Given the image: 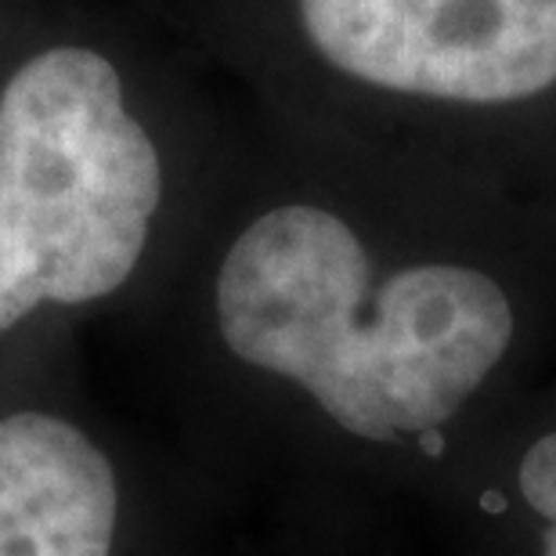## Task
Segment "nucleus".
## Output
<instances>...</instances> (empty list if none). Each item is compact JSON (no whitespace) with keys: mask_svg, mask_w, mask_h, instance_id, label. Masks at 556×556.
<instances>
[{"mask_svg":"<svg viewBox=\"0 0 556 556\" xmlns=\"http://www.w3.org/2000/svg\"><path fill=\"white\" fill-rule=\"evenodd\" d=\"M369 275V253L340 217L278 206L220 264V337L358 438L441 427L506 354L509 300L473 268L419 264L387 278L365 311Z\"/></svg>","mask_w":556,"mask_h":556,"instance_id":"obj_1","label":"nucleus"},{"mask_svg":"<svg viewBox=\"0 0 556 556\" xmlns=\"http://www.w3.org/2000/svg\"><path fill=\"white\" fill-rule=\"evenodd\" d=\"M163 199L113 62L51 48L0 94V337L40 304H91L138 268Z\"/></svg>","mask_w":556,"mask_h":556,"instance_id":"obj_2","label":"nucleus"},{"mask_svg":"<svg viewBox=\"0 0 556 556\" xmlns=\"http://www.w3.org/2000/svg\"><path fill=\"white\" fill-rule=\"evenodd\" d=\"M311 43L372 87L503 105L556 84V0H300Z\"/></svg>","mask_w":556,"mask_h":556,"instance_id":"obj_3","label":"nucleus"},{"mask_svg":"<svg viewBox=\"0 0 556 556\" xmlns=\"http://www.w3.org/2000/svg\"><path fill=\"white\" fill-rule=\"evenodd\" d=\"M116 473L73 422L0 419V556H113Z\"/></svg>","mask_w":556,"mask_h":556,"instance_id":"obj_4","label":"nucleus"},{"mask_svg":"<svg viewBox=\"0 0 556 556\" xmlns=\"http://www.w3.org/2000/svg\"><path fill=\"white\" fill-rule=\"evenodd\" d=\"M520 492H525L528 506L546 517V539L542 556H556V433L535 441L520 463Z\"/></svg>","mask_w":556,"mask_h":556,"instance_id":"obj_5","label":"nucleus"}]
</instances>
